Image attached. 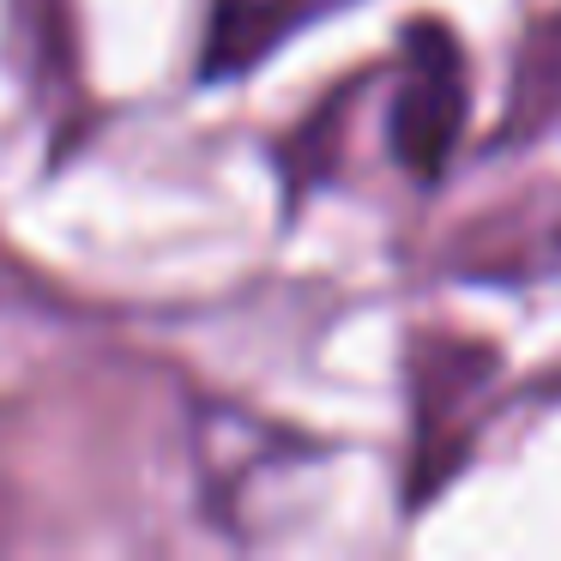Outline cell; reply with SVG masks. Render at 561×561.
Returning a JSON list of instances; mask_svg holds the SVG:
<instances>
[]
</instances>
